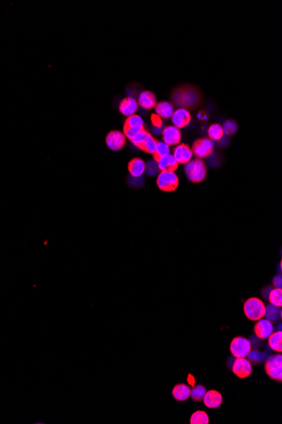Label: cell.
Wrapping results in <instances>:
<instances>
[{"instance_id":"obj_24","label":"cell","mask_w":282,"mask_h":424,"mask_svg":"<svg viewBox=\"0 0 282 424\" xmlns=\"http://www.w3.org/2000/svg\"><path fill=\"white\" fill-rule=\"evenodd\" d=\"M168 154H170L169 146L167 145L164 142H158L157 149H156V152L153 154L154 160L157 162L159 159L163 158L165 156L168 155Z\"/></svg>"},{"instance_id":"obj_26","label":"cell","mask_w":282,"mask_h":424,"mask_svg":"<svg viewBox=\"0 0 282 424\" xmlns=\"http://www.w3.org/2000/svg\"><path fill=\"white\" fill-rule=\"evenodd\" d=\"M206 393V388L204 387V385H198L191 389L190 397L194 399V402H201V401H203Z\"/></svg>"},{"instance_id":"obj_18","label":"cell","mask_w":282,"mask_h":424,"mask_svg":"<svg viewBox=\"0 0 282 424\" xmlns=\"http://www.w3.org/2000/svg\"><path fill=\"white\" fill-rule=\"evenodd\" d=\"M156 113L157 115L162 119H168L172 117L174 113V108L171 103L167 101L160 102L157 104L156 107Z\"/></svg>"},{"instance_id":"obj_5","label":"cell","mask_w":282,"mask_h":424,"mask_svg":"<svg viewBox=\"0 0 282 424\" xmlns=\"http://www.w3.org/2000/svg\"><path fill=\"white\" fill-rule=\"evenodd\" d=\"M230 350L234 358H247L252 350L250 340L241 336L236 337L232 340Z\"/></svg>"},{"instance_id":"obj_13","label":"cell","mask_w":282,"mask_h":424,"mask_svg":"<svg viewBox=\"0 0 282 424\" xmlns=\"http://www.w3.org/2000/svg\"><path fill=\"white\" fill-rule=\"evenodd\" d=\"M203 402L206 407L211 409H215L220 407L223 402V397L221 393L215 390L206 391V395L203 398Z\"/></svg>"},{"instance_id":"obj_11","label":"cell","mask_w":282,"mask_h":424,"mask_svg":"<svg viewBox=\"0 0 282 424\" xmlns=\"http://www.w3.org/2000/svg\"><path fill=\"white\" fill-rule=\"evenodd\" d=\"M193 152L191 148L186 144H178L173 150V157L177 161V163L187 164L193 158Z\"/></svg>"},{"instance_id":"obj_21","label":"cell","mask_w":282,"mask_h":424,"mask_svg":"<svg viewBox=\"0 0 282 424\" xmlns=\"http://www.w3.org/2000/svg\"><path fill=\"white\" fill-rule=\"evenodd\" d=\"M281 309L278 307L269 304L265 306V317L270 322H276L281 318Z\"/></svg>"},{"instance_id":"obj_25","label":"cell","mask_w":282,"mask_h":424,"mask_svg":"<svg viewBox=\"0 0 282 424\" xmlns=\"http://www.w3.org/2000/svg\"><path fill=\"white\" fill-rule=\"evenodd\" d=\"M210 422L209 416L204 411H197L192 415L190 418L191 424H208Z\"/></svg>"},{"instance_id":"obj_10","label":"cell","mask_w":282,"mask_h":424,"mask_svg":"<svg viewBox=\"0 0 282 424\" xmlns=\"http://www.w3.org/2000/svg\"><path fill=\"white\" fill-rule=\"evenodd\" d=\"M181 131L174 126L165 127L162 131V138L167 145H178L181 142Z\"/></svg>"},{"instance_id":"obj_35","label":"cell","mask_w":282,"mask_h":424,"mask_svg":"<svg viewBox=\"0 0 282 424\" xmlns=\"http://www.w3.org/2000/svg\"><path fill=\"white\" fill-rule=\"evenodd\" d=\"M273 285H274L275 288H281L282 277L280 274H278L276 276L274 277V279H273Z\"/></svg>"},{"instance_id":"obj_16","label":"cell","mask_w":282,"mask_h":424,"mask_svg":"<svg viewBox=\"0 0 282 424\" xmlns=\"http://www.w3.org/2000/svg\"><path fill=\"white\" fill-rule=\"evenodd\" d=\"M157 166L161 171L175 172L178 167V163L172 154L165 156L157 161Z\"/></svg>"},{"instance_id":"obj_30","label":"cell","mask_w":282,"mask_h":424,"mask_svg":"<svg viewBox=\"0 0 282 424\" xmlns=\"http://www.w3.org/2000/svg\"><path fill=\"white\" fill-rule=\"evenodd\" d=\"M136 126H144L143 119L137 114H134L128 117L124 124V127H136Z\"/></svg>"},{"instance_id":"obj_6","label":"cell","mask_w":282,"mask_h":424,"mask_svg":"<svg viewBox=\"0 0 282 424\" xmlns=\"http://www.w3.org/2000/svg\"><path fill=\"white\" fill-rule=\"evenodd\" d=\"M215 143L210 138H200L194 142L192 152L197 158H206L213 153Z\"/></svg>"},{"instance_id":"obj_17","label":"cell","mask_w":282,"mask_h":424,"mask_svg":"<svg viewBox=\"0 0 282 424\" xmlns=\"http://www.w3.org/2000/svg\"><path fill=\"white\" fill-rule=\"evenodd\" d=\"M129 171L130 175L134 178H140L145 173V161L141 158H135L129 163Z\"/></svg>"},{"instance_id":"obj_2","label":"cell","mask_w":282,"mask_h":424,"mask_svg":"<svg viewBox=\"0 0 282 424\" xmlns=\"http://www.w3.org/2000/svg\"><path fill=\"white\" fill-rule=\"evenodd\" d=\"M243 311L249 320H260L265 318V305L260 299L251 297L244 303Z\"/></svg>"},{"instance_id":"obj_31","label":"cell","mask_w":282,"mask_h":424,"mask_svg":"<svg viewBox=\"0 0 282 424\" xmlns=\"http://www.w3.org/2000/svg\"><path fill=\"white\" fill-rule=\"evenodd\" d=\"M222 129H223L224 135L231 136V135L235 134L238 131V125H237L235 121L229 120L223 124Z\"/></svg>"},{"instance_id":"obj_4","label":"cell","mask_w":282,"mask_h":424,"mask_svg":"<svg viewBox=\"0 0 282 424\" xmlns=\"http://www.w3.org/2000/svg\"><path fill=\"white\" fill-rule=\"evenodd\" d=\"M157 183L160 190L172 193L178 187L180 180L174 172L162 171L157 176Z\"/></svg>"},{"instance_id":"obj_15","label":"cell","mask_w":282,"mask_h":424,"mask_svg":"<svg viewBox=\"0 0 282 424\" xmlns=\"http://www.w3.org/2000/svg\"><path fill=\"white\" fill-rule=\"evenodd\" d=\"M138 104L145 109H151L157 105V98L150 91H144L140 94Z\"/></svg>"},{"instance_id":"obj_23","label":"cell","mask_w":282,"mask_h":424,"mask_svg":"<svg viewBox=\"0 0 282 424\" xmlns=\"http://www.w3.org/2000/svg\"><path fill=\"white\" fill-rule=\"evenodd\" d=\"M269 301L271 305L281 308L282 306V289L275 288L271 289V291L268 296Z\"/></svg>"},{"instance_id":"obj_7","label":"cell","mask_w":282,"mask_h":424,"mask_svg":"<svg viewBox=\"0 0 282 424\" xmlns=\"http://www.w3.org/2000/svg\"><path fill=\"white\" fill-rule=\"evenodd\" d=\"M234 374L240 379H245L250 376L253 372V366L250 361L246 358H236L232 367Z\"/></svg>"},{"instance_id":"obj_29","label":"cell","mask_w":282,"mask_h":424,"mask_svg":"<svg viewBox=\"0 0 282 424\" xmlns=\"http://www.w3.org/2000/svg\"><path fill=\"white\" fill-rule=\"evenodd\" d=\"M149 135H150V133H149L148 131H145V129H144L143 131L139 132V133H138L137 135L134 137V138L131 139V142H132L133 144L136 146L137 148H141V147H142L143 144L145 143V140L147 139Z\"/></svg>"},{"instance_id":"obj_19","label":"cell","mask_w":282,"mask_h":424,"mask_svg":"<svg viewBox=\"0 0 282 424\" xmlns=\"http://www.w3.org/2000/svg\"><path fill=\"white\" fill-rule=\"evenodd\" d=\"M190 391L191 388L188 385L185 384H178L173 388L172 394L175 399L178 402H185L190 396Z\"/></svg>"},{"instance_id":"obj_1","label":"cell","mask_w":282,"mask_h":424,"mask_svg":"<svg viewBox=\"0 0 282 424\" xmlns=\"http://www.w3.org/2000/svg\"><path fill=\"white\" fill-rule=\"evenodd\" d=\"M185 174L188 179L192 182H201L207 175L206 163L202 159L194 158L187 163L185 166Z\"/></svg>"},{"instance_id":"obj_33","label":"cell","mask_w":282,"mask_h":424,"mask_svg":"<svg viewBox=\"0 0 282 424\" xmlns=\"http://www.w3.org/2000/svg\"><path fill=\"white\" fill-rule=\"evenodd\" d=\"M158 166H157V162L155 160H150L147 163H145V172L150 176H155L158 173Z\"/></svg>"},{"instance_id":"obj_8","label":"cell","mask_w":282,"mask_h":424,"mask_svg":"<svg viewBox=\"0 0 282 424\" xmlns=\"http://www.w3.org/2000/svg\"><path fill=\"white\" fill-rule=\"evenodd\" d=\"M126 137L124 134L119 131H113L108 134L106 137V143L108 148L114 152L121 150L124 147Z\"/></svg>"},{"instance_id":"obj_12","label":"cell","mask_w":282,"mask_h":424,"mask_svg":"<svg viewBox=\"0 0 282 424\" xmlns=\"http://www.w3.org/2000/svg\"><path fill=\"white\" fill-rule=\"evenodd\" d=\"M172 124L177 129L184 128L191 121V114L186 109H178L174 111L172 117Z\"/></svg>"},{"instance_id":"obj_14","label":"cell","mask_w":282,"mask_h":424,"mask_svg":"<svg viewBox=\"0 0 282 424\" xmlns=\"http://www.w3.org/2000/svg\"><path fill=\"white\" fill-rule=\"evenodd\" d=\"M138 102L135 100L134 98L128 97L122 100L119 105V110L123 115L126 117H130V116L134 115L138 110Z\"/></svg>"},{"instance_id":"obj_37","label":"cell","mask_w":282,"mask_h":424,"mask_svg":"<svg viewBox=\"0 0 282 424\" xmlns=\"http://www.w3.org/2000/svg\"><path fill=\"white\" fill-rule=\"evenodd\" d=\"M276 331H281V323H279L277 327H276Z\"/></svg>"},{"instance_id":"obj_34","label":"cell","mask_w":282,"mask_h":424,"mask_svg":"<svg viewBox=\"0 0 282 424\" xmlns=\"http://www.w3.org/2000/svg\"><path fill=\"white\" fill-rule=\"evenodd\" d=\"M151 121H152L153 126L157 128H162L163 123H162V120L160 116L157 115V113H153L151 115Z\"/></svg>"},{"instance_id":"obj_28","label":"cell","mask_w":282,"mask_h":424,"mask_svg":"<svg viewBox=\"0 0 282 424\" xmlns=\"http://www.w3.org/2000/svg\"><path fill=\"white\" fill-rule=\"evenodd\" d=\"M248 360L250 361L251 363H261L266 360L268 358L267 353L261 352L260 350H251L249 354L248 355Z\"/></svg>"},{"instance_id":"obj_27","label":"cell","mask_w":282,"mask_h":424,"mask_svg":"<svg viewBox=\"0 0 282 424\" xmlns=\"http://www.w3.org/2000/svg\"><path fill=\"white\" fill-rule=\"evenodd\" d=\"M157 143L158 142L150 134L140 149H142L143 151H145L146 153L154 154L155 152H156V149H157Z\"/></svg>"},{"instance_id":"obj_36","label":"cell","mask_w":282,"mask_h":424,"mask_svg":"<svg viewBox=\"0 0 282 424\" xmlns=\"http://www.w3.org/2000/svg\"><path fill=\"white\" fill-rule=\"evenodd\" d=\"M162 128H157V127H154L153 128V132L156 134H159L160 131H162Z\"/></svg>"},{"instance_id":"obj_32","label":"cell","mask_w":282,"mask_h":424,"mask_svg":"<svg viewBox=\"0 0 282 424\" xmlns=\"http://www.w3.org/2000/svg\"><path fill=\"white\" fill-rule=\"evenodd\" d=\"M144 130V126H136V127H123L124 136L130 140L134 138L139 132Z\"/></svg>"},{"instance_id":"obj_22","label":"cell","mask_w":282,"mask_h":424,"mask_svg":"<svg viewBox=\"0 0 282 424\" xmlns=\"http://www.w3.org/2000/svg\"><path fill=\"white\" fill-rule=\"evenodd\" d=\"M209 138L211 141H221L224 136L223 129L222 126L219 124H212L208 129Z\"/></svg>"},{"instance_id":"obj_9","label":"cell","mask_w":282,"mask_h":424,"mask_svg":"<svg viewBox=\"0 0 282 424\" xmlns=\"http://www.w3.org/2000/svg\"><path fill=\"white\" fill-rule=\"evenodd\" d=\"M275 328L272 322L268 320L266 318H261L257 321L254 325V334L260 340H266L274 333Z\"/></svg>"},{"instance_id":"obj_3","label":"cell","mask_w":282,"mask_h":424,"mask_svg":"<svg viewBox=\"0 0 282 424\" xmlns=\"http://www.w3.org/2000/svg\"><path fill=\"white\" fill-rule=\"evenodd\" d=\"M265 372L272 380L280 382L282 380L281 354L268 356L265 360Z\"/></svg>"},{"instance_id":"obj_20","label":"cell","mask_w":282,"mask_h":424,"mask_svg":"<svg viewBox=\"0 0 282 424\" xmlns=\"http://www.w3.org/2000/svg\"><path fill=\"white\" fill-rule=\"evenodd\" d=\"M268 344L269 346L271 348V350H275L276 352H281L282 351V332L281 331H276L271 335V336L268 338Z\"/></svg>"}]
</instances>
